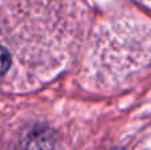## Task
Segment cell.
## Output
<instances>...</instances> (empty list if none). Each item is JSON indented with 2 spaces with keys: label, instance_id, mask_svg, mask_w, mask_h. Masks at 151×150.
Listing matches in <instances>:
<instances>
[{
  "label": "cell",
  "instance_id": "obj_1",
  "mask_svg": "<svg viewBox=\"0 0 151 150\" xmlns=\"http://www.w3.org/2000/svg\"><path fill=\"white\" fill-rule=\"evenodd\" d=\"M11 65V55L4 47L0 45V77L7 73Z\"/></svg>",
  "mask_w": 151,
  "mask_h": 150
}]
</instances>
